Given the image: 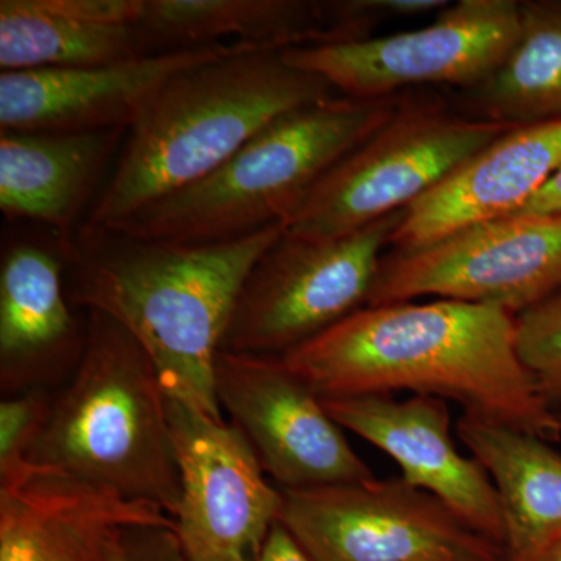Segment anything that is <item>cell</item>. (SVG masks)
I'll list each match as a JSON object with an SVG mask.
<instances>
[{
	"label": "cell",
	"instance_id": "obj_12",
	"mask_svg": "<svg viewBox=\"0 0 561 561\" xmlns=\"http://www.w3.org/2000/svg\"><path fill=\"white\" fill-rule=\"evenodd\" d=\"M168 397V394H165ZM179 454L175 522L187 561H257L279 522L283 491L232 423L168 397Z\"/></svg>",
	"mask_w": 561,
	"mask_h": 561
},
{
	"label": "cell",
	"instance_id": "obj_8",
	"mask_svg": "<svg viewBox=\"0 0 561 561\" xmlns=\"http://www.w3.org/2000/svg\"><path fill=\"white\" fill-rule=\"evenodd\" d=\"M280 491L279 523L312 561H507L500 545L401 476Z\"/></svg>",
	"mask_w": 561,
	"mask_h": 561
},
{
	"label": "cell",
	"instance_id": "obj_24",
	"mask_svg": "<svg viewBox=\"0 0 561 561\" xmlns=\"http://www.w3.org/2000/svg\"><path fill=\"white\" fill-rule=\"evenodd\" d=\"M51 390H28L0 402V483L28 470V456L39 440L54 402Z\"/></svg>",
	"mask_w": 561,
	"mask_h": 561
},
{
	"label": "cell",
	"instance_id": "obj_10",
	"mask_svg": "<svg viewBox=\"0 0 561 561\" xmlns=\"http://www.w3.org/2000/svg\"><path fill=\"white\" fill-rule=\"evenodd\" d=\"M519 32L518 0H459L415 31L283 51L294 68L353 99L398 98L424 84L467 90L500 68Z\"/></svg>",
	"mask_w": 561,
	"mask_h": 561
},
{
	"label": "cell",
	"instance_id": "obj_15",
	"mask_svg": "<svg viewBox=\"0 0 561 561\" xmlns=\"http://www.w3.org/2000/svg\"><path fill=\"white\" fill-rule=\"evenodd\" d=\"M241 47L221 44L111 65L2 72L0 127L13 131L128 130L175 73Z\"/></svg>",
	"mask_w": 561,
	"mask_h": 561
},
{
	"label": "cell",
	"instance_id": "obj_25",
	"mask_svg": "<svg viewBox=\"0 0 561 561\" xmlns=\"http://www.w3.org/2000/svg\"><path fill=\"white\" fill-rule=\"evenodd\" d=\"M110 561H187L175 527L127 526L114 540Z\"/></svg>",
	"mask_w": 561,
	"mask_h": 561
},
{
	"label": "cell",
	"instance_id": "obj_7",
	"mask_svg": "<svg viewBox=\"0 0 561 561\" xmlns=\"http://www.w3.org/2000/svg\"><path fill=\"white\" fill-rule=\"evenodd\" d=\"M404 210L323 241L284 230L243 279L220 351L286 356L365 308Z\"/></svg>",
	"mask_w": 561,
	"mask_h": 561
},
{
	"label": "cell",
	"instance_id": "obj_20",
	"mask_svg": "<svg viewBox=\"0 0 561 561\" xmlns=\"http://www.w3.org/2000/svg\"><path fill=\"white\" fill-rule=\"evenodd\" d=\"M146 0H2L0 68L111 65L151 54L139 22Z\"/></svg>",
	"mask_w": 561,
	"mask_h": 561
},
{
	"label": "cell",
	"instance_id": "obj_13",
	"mask_svg": "<svg viewBox=\"0 0 561 561\" xmlns=\"http://www.w3.org/2000/svg\"><path fill=\"white\" fill-rule=\"evenodd\" d=\"M342 430L397 461L401 478L442 501L476 531L504 549L501 501L490 476L457 449L448 402L430 394L321 398Z\"/></svg>",
	"mask_w": 561,
	"mask_h": 561
},
{
	"label": "cell",
	"instance_id": "obj_5",
	"mask_svg": "<svg viewBox=\"0 0 561 561\" xmlns=\"http://www.w3.org/2000/svg\"><path fill=\"white\" fill-rule=\"evenodd\" d=\"M402 95H334L290 111L217 171L106 228L158 241L214 243L284 225L345 154L390 119Z\"/></svg>",
	"mask_w": 561,
	"mask_h": 561
},
{
	"label": "cell",
	"instance_id": "obj_29",
	"mask_svg": "<svg viewBox=\"0 0 561 561\" xmlns=\"http://www.w3.org/2000/svg\"><path fill=\"white\" fill-rule=\"evenodd\" d=\"M559 416H560V421H561V409H560V411H559Z\"/></svg>",
	"mask_w": 561,
	"mask_h": 561
},
{
	"label": "cell",
	"instance_id": "obj_18",
	"mask_svg": "<svg viewBox=\"0 0 561 561\" xmlns=\"http://www.w3.org/2000/svg\"><path fill=\"white\" fill-rule=\"evenodd\" d=\"M560 169L561 117L513 127L413 202L390 247L421 249L461 228L522 213Z\"/></svg>",
	"mask_w": 561,
	"mask_h": 561
},
{
	"label": "cell",
	"instance_id": "obj_28",
	"mask_svg": "<svg viewBox=\"0 0 561 561\" xmlns=\"http://www.w3.org/2000/svg\"><path fill=\"white\" fill-rule=\"evenodd\" d=\"M527 561H561V535L542 546L540 551L531 556Z\"/></svg>",
	"mask_w": 561,
	"mask_h": 561
},
{
	"label": "cell",
	"instance_id": "obj_19",
	"mask_svg": "<svg viewBox=\"0 0 561 561\" xmlns=\"http://www.w3.org/2000/svg\"><path fill=\"white\" fill-rule=\"evenodd\" d=\"M127 128L0 133V209L10 220L47 225L70 238L105 187ZM92 208V206H91Z\"/></svg>",
	"mask_w": 561,
	"mask_h": 561
},
{
	"label": "cell",
	"instance_id": "obj_6",
	"mask_svg": "<svg viewBox=\"0 0 561 561\" xmlns=\"http://www.w3.org/2000/svg\"><path fill=\"white\" fill-rule=\"evenodd\" d=\"M513 127L467 116L443 99L402 95L390 119L317 183L284 230L323 241L408 209Z\"/></svg>",
	"mask_w": 561,
	"mask_h": 561
},
{
	"label": "cell",
	"instance_id": "obj_17",
	"mask_svg": "<svg viewBox=\"0 0 561 561\" xmlns=\"http://www.w3.org/2000/svg\"><path fill=\"white\" fill-rule=\"evenodd\" d=\"M175 527L154 505L31 465L0 483V561H110L127 526Z\"/></svg>",
	"mask_w": 561,
	"mask_h": 561
},
{
	"label": "cell",
	"instance_id": "obj_14",
	"mask_svg": "<svg viewBox=\"0 0 561 561\" xmlns=\"http://www.w3.org/2000/svg\"><path fill=\"white\" fill-rule=\"evenodd\" d=\"M382 0H146L139 27L151 54L239 44L286 51L373 38Z\"/></svg>",
	"mask_w": 561,
	"mask_h": 561
},
{
	"label": "cell",
	"instance_id": "obj_11",
	"mask_svg": "<svg viewBox=\"0 0 561 561\" xmlns=\"http://www.w3.org/2000/svg\"><path fill=\"white\" fill-rule=\"evenodd\" d=\"M220 409L250 443L280 490L375 479L323 401L280 356L220 351L214 367Z\"/></svg>",
	"mask_w": 561,
	"mask_h": 561
},
{
	"label": "cell",
	"instance_id": "obj_2",
	"mask_svg": "<svg viewBox=\"0 0 561 561\" xmlns=\"http://www.w3.org/2000/svg\"><path fill=\"white\" fill-rule=\"evenodd\" d=\"M284 225L227 242L136 238L81 224L61 239L69 300L122 324L149 354L162 389L224 420L214 367L243 279Z\"/></svg>",
	"mask_w": 561,
	"mask_h": 561
},
{
	"label": "cell",
	"instance_id": "obj_1",
	"mask_svg": "<svg viewBox=\"0 0 561 561\" xmlns=\"http://www.w3.org/2000/svg\"><path fill=\"white\" fill-rule=\"evenodd\" d=\"M321 398L408 390L549 443L559 412L519 356L516 316L457 300L365 306L280 356Z\"/></svg>",
	"mask_w": 561,
	"mask_h": 561
},
{
	"label": "cell",
	"instance_id": "obj_3",
	"mask_svg": "<svg viewBox=\"0 0 561 561\" xmlns=\"http://www.w3.org/2000/svg\"><path fill=\"white\" fill-rule=\"evenodd\" d=\"M339 95L283 51L243 46L181 70L140 111L84 224L114 227L225 164L273 121Z\"/></svg>",
	"mask_w": 561,
	"mask_h": 561
},
{
	"label": "cell",
	"instance_id": "obj_16",
	"mask_svg": "<svg viewBox=\"0 0 561 561\" xmlns=\"http://www.w3.org/2000/svg\"><path fill=\"white\" fill-rule=\"evenodd\" d=\"M60 238L18 239L0 264V389L2 397L57 390L79 367L90 320L72 311Z\"/></svg>",
	"mask_w": 561,
	"mask_h": 561
},
{
	"label": "cell",
	"instance_id": "obj_26",
	"mask_svg": "<svg viewBox=\"0 0 561 561\" xmlns=\"http://www.w3.org/2000/svg\"><path fill=\"white\" fill-rule=\"evenodd\" d=\"M257 561H312L311 557L302 551L301 546L295 541L286 527L279 522L273 526L268 540L262 549Z\"/></svg>",
	"mask_w": 561,
	"mask_h": 561
},
{
	"label": "cell",
	"instance_id": "obj_9",
	"mask_svg": "<svg viewBox=\"0 0 561 561\" xmlns=\"http://www.w3.org/2000/svg\"><path fill=\"white\" fill-rule=\"evenodd\" d=\"M560 289L561 213H518L386 254L367 306L432 295L518 317Z\"/></svg>",
	"mask_w": 561,
	"mask_h": 561
},
{
	"label": "cell",
	"instance_id": "obj_4",
	"mask_svg": "<svg viewBox=\"0 0 561 561\" xmlns=\"http://www.w3.org/2000/svg\"><path fill=\"white\" fill-rule=\"evenodd\" d=\"M79 367L55 390L28 463L73 476L175 518L179 454L168 397L149 354L116 320L87 311Z\"/></svg>",
	"mask_w": 561,
	"mask_h": 561
},
{
	"label": "cell",
	"instance_id": "obj_21",
	"mask_svg": "<svg viewBox=\"0 0 561 561\" xmlns=\"http://www.w3.org/2000/svg\"><path fill=\"white\" fill-rule=\"evenodd\" d=\"M456 430L500 496L507 561L529 560L561 535V453L540 437L476 416H461Z\"/></svg>",
	"mask_w": 561,
	"mask_h": 561
},
{
	"label": "cell",
	"instance_id": "obj_23",
	"mask_svg": "<svg viewBox=\"0 0 561 561\" xmlns=\"http://www.w3.org/2000/svg\"><path fill=\"white\" fill-rule=\"evenodd\" d=\"M519 356L541 397L561 409V289L516 317Z\"/></svg>",
	"mask_w": 561,
	"mask_h": 561
},
{
	"label": "cell",
	"instance_id": "obj_27",
	"mask_svg": "<svg viewBox=\"0 0 561 561\" xmlns=\"http://www.w3.org/2000/svg\"><path fill=\"white\" fill-rule=\"evenodd\" d=\"M524 214H560L561 213V169L549 180V183L522 210ZM518 214V213H516Z\"/></svg>",
	"mask_w": 561,
	"mask_h": 561
},
{
	"label": "cell",
	"instance_id": "obj_22",
	"mask_svg": "<svg viewBox=\"0 0 561 561\" xmlns=\"http://www.w3.org/2000/svg\"><path fill=\"white\" fill-rule=\"evenodd\" d=\"M453 105L476 119L529 125L561 117V0H522L519 32L493 73L456 91Z\"/></svg>",
	"mask_w": 561,
	"mask_h": 561
}]
</instances>
